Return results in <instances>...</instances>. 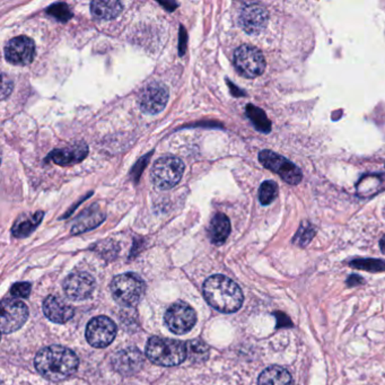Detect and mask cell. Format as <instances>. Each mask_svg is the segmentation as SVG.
Segmentation results:
<instances>
[{"instance_id":"1","label":"cell","mask_w":385,"mask_h":385,"mask_svg":"<svg viewBox=\"0 0 385 385\" xmlns=\"http://www.w3.org/2000/svg\"><path fill=\"white\" fill-rule=\"evenodd\" d=\"M35 369L47 380L60 382L76 373L79 360L77 355L62 346L43 348L34 360Z\"/></svg>"},{"instance_id":"2","label":"cell","mask_w":385,"mask_h":385,"mask_svg":"<svg viewBox=\"0 0 385 385\" xmlns=\"http://www.w3.org/2000/svg\"><path fill=\"white\" fill-rule=\"evenodd\" d=\"M203 292L209 305L222 313L237 312L244 301L239 285L226 276L215 275L206 279Z\"/></svg>"},{"instance_id":"3","label":"cell","mask_w":385,"mask_h":385,"mask_svg":"<svg viewBox=\"0 0 385 385\" xmlns=\"http://www.w3.org/2000/svg\"><path fill=\"white\" fill-rule=\"evenodd\" d=\"M148 360L156 365L177 366L186 360L188 356L186 343L167 338L152 337L146 346Z\"/></svg>"},{"instance_id":"4","label":"cell","mask_w":385,"mask_h":385,"mask_svg":"<svg viewBox=\"0 0 385 385\" xmlns=\"http://www.w3.org/2000/svg\"><path fill=\"white\" fill-rule=\"evenodd\" d=\"M110 290L119 304L127 307H136L145 294V283L136 273H122L113 278Z\"/></svg>"},{"instance_id":"5","label":"cell","mask_w":385,"mask_h":385,"mask_svg":"<svg viewBox=\"0 0 385 385\" xmlns=\"http://www.w3.org/2000/svg\"><path fill=\"white\" fill-rule=\"evenodd\" d=\"M184 163L175 156L158 158L150 172V180L156 188L169 190L179 184L184 173Z\"/></svg>"},{"instance_id":"6","label":"cell","mask_w":385,"mask_h":385,"mask_svg":"<svg viewBox=\"0 0 385 385\" xmlns=\"http://www.w3.org/2000/svg\"><path fill=\"white\" fill-rule=\"evenodd\" d=\"M234 66L245 78H256L263 73L266 60L261 51L252 45H241L234 54Z\"/></svg>"},{"instance_id":"7","label":"cell","mask_w":385,"mask_h":385,"mask_svg":"<svg viewBox=\"0 0 385 385\" xmlns=\"http://www.w3.org/2000/svg\"><path fill=\"white\" fill-rule=\"evenodd\" d=\"M259 160L266 169L277 173L288 184H298L303 179L301 170L295 164L271 150H262L259 154Z\"/></svg>"},{"instance_id":"8","label":"cell","mask_w":385,"mask_h":385,"mask_svg":"<svg viewBox=\"0 0 385 385\" xmlns=\"http://www.w3.org/2000/svg\"><path fill=\"white\" fill-rule=\"evenodd\" d=\"M164 321L173 333L184 335L197 324V313L189 304L177 302L166 311Z\"/></svg>"},{"instance_id":"9","label":"cell","mask_w":385,"mask_h":385,"mask_svg":"<svg viewBox=\"0 0 385 385\" xmlns=\"http://www.w3.org/2000/svg\"><path fill=\"white\" fill-rule=\"evenodd\" d=\"M117 326L107 316H96L88 322L86 328V339L90 346L105 348L116 339Z\"/></svg>"},{"instance_id":"10","label":"cell","mask_w":385,"mask_h":385,"mask_svg":"<svg viewBox=\"0 0 385 385\" xmlns=\"http://www.w3.org/2000/svg\"><path fill=\"white\" fill-rule=\"evenodd\" d=\"M28 318V309L23 302L15 298H5L1 302V331L4 335L20 329Z\"/></svg>"},{"instance_id":"11","label":"cell","mask_w":385,"mask_h":385,"mask_svg":"<svg viewBox=\"0 0 385 385\" xmlns=\"http://www.w3.org/2000/svg\"><path fill=\"white\" fill-rule=\"evenodd\" d=\"M37 54L35 43L25 35L11 39L5 48V58L13 65L26 66L33 61Z\"/></svg>"},{"instance_id":"12","label":"cell","mask_w":385,"mask_h":385,"mask_svg":"<svg viewBox=\"0 0 385 385\" xmlns=\"http://www.w3.org/2000/svg\"><path fill=\"white\" fill-rule=\"evenodd\" d=\"M95 290V280L88 273H73L64 281L66 295L73 301H84L90 297Z\"/></svg>"},{"instance_id":"13","label":"cell","mask_w":385,"mask_h":385,"mask_svg":"<svg viewBox=\"0 0 385 385\" xmlns=\"http://www.w3.org/2000/svg\"><path fill=\"white\" fill-rule=\"evenodd\" d=\"M169 88L160 83L148 85L141 96V109L147 114H158L169 102Z\"/></svg>"},{"instance_id":"14","label":"cell","mask_w":385,"mask_h":385,"mask_svg":"<svg viewBox=\"0 0 385 385\" xmlns=\"http://www.w3.org/2000/svg\"><path fill=\"white\" fill-rule=\"evenodd\" d=\"M267 9L259 4H249L243 7L239 14V25L247 33L259 34L268 24Z\"/></svg>"},{"instance_id":"15","label":"cell","mask_w":385,"mask_h":385,"mask_svg":"<svg viewBox=\"0 0 385 385\" xmlns=\"http://www.w3.org/2000/svg\"><path fill=\"white\" fill-rule=\"evenodd\" d=\"M114 369L122 375H132L141 371L143 356L137 348L122 349L114 355L112 360Z\"/></svg>"},{"instance_id":"16","label":"cell","mask_w":385,"mask_h":385,"mask_svg":"<svg viewBox=\"0 0 385 385\" xmlns=\"http://www.w3.org/2000/svg\"><path fill=\"white\" fill-rule=\"evenodd\" d=\"M88 154V147L85 143H75L65 148L54 149L45 160H52L60 166L81 163Z\"/></svg>"},{"instance_id":"17","label":"cell","mask_w":385,"mask_h":385,"mask_svg":"<svg viewBox=\"0 0 385 385\" xmlns=\"http://www.w3.org/2000/svg\"><path fill=\"white\" fill-rule=\"evenodd\" d=\"M43 312L54 324H66L75 314L73 307L66 303L59 296L50 295L43 302Z\"/></svg>"},{"instance_id":"18","label":"cell","mask_w":385,"mask_h":385,"mask_svg":"<svg viewBox=\"0 0 385 385\" xmlns=\"http://www.w3.org/2000/svg\"><path fill=\"white\" fill-rule=\"evenodd\" d=\"M105 220V213H102L100 208H97V206L94 205L92 208L86 209L82 215H79L78 218L73 225V228H71V234L77 235V234L85 233V232L94 230V228L101 225Z\"/></svg>"},{"instance_id":"19","label":"cell","mask_w":385,"mask_h":385,"mask_svg":"<svg viewBox=\"0 0 385 385\" xmlns=\"http://www.w3.org/2000/svg\"><path fill=\"white\" fill-rule=\"evenodd\" d=\"M209 239L211 243L222 245L231 234V222L226 215L218 213L211 220L208 230Z\"/></svg>"},{"instance_id":"20","label":"cell","mask_w":385,"mask_h":385,"mask_svg":"<svg viewBox=\"0 0 385 385\" xmlns=\"http://www.w3.org/2000/svg\"><path fill=\"white\" fill-rule=\"evenodd\" d=\"M258 385H294L290 372L280 366H270L262 372Z\"/></svg>"},{"instance_id":"21","label":"cell","mask_w":385,"mask_h":385,"mask_svg":"<svg viewBox=\"0 0 385 385\" xmlns=\"http://www.w3.org/2000/svg\"><path fill=\"white\" fill-rule=\"evenodd\" d=\"M124 6L120 1H92L90 13L96 20H114L122 14Z\"/></svg>"},{"instance_id":"22","label":"cell","mask_w":385,"mask_h":385,"mask_svg":"<svg viewBox=\"0 0 385 385\" xmlns=\"http://www.w3.org/2000/svg\"><path fill=\"white\" fill-rule=\"evenodd\" d=\"M45 213L43 211H37L35 214L31 215V216L25 217V218H20L17 220L14 226L11 228V233L17 239H24L28 237V235H31L37 226L42 222Z\"/></svg>"},{"instance_id":"23","label":"cell","mask_w":385,"mask_h":385,"mask_svg":"<svg viewBox=\"0 0 385 385\" xmlns=\"http://www.w3.org/2000/svg\"><path fill=\"white\" fill-rule=\"evenodd\" d=\"M247 116L249 117L251 122L254 124V127L259 131L268 134L271 130V122H270L269 119L266 116V113L261 109H259V107H254V105H249L247 107Z\"/></svg>"},{"instance_id":"24","label":"cell","mask_w":385,"mask_h":385,"mask_svg":"<svg viewBox=\"0 0 385 385\" xmlns=\"http://www.w3.org/2000/svg\"><path fill=\"white\" fill-rule=\"evenodd\" d=\"M189 356L194 362H203L209 356V347L200 339H194L186 343Z\"/></svg>"},{"instance_id":"25","label":"cell","mask_w":385,"mask_h":385,"mask_svg":"<svg viewBox=\"0 0 385 385\" xmlns=\"http://www.w3.org/2000/svg\"><path fill=\"white\" fill-rule=\"evenodd\" d=\"M278 196V186L273 181H264L259 190V200L262 205L267 206L275 201Z\"/></svg>"},{"instance_id":"26","label":"cell","mask_w":385,"mask_h":385,"mask_svg":"<svg viewBox=\"0 0 385 385\" xmlns=\"http://www.w3.org/2000/svg\"><path fill=\"white\" fill-rule=\"evenodd\" d=\"M350 266L357 269L371 271V273H380L385 270V261L375 260V259H357L350 262Z\"/></svg>"},{"instance_id":"27","label":"cell","mask_w":385,"mask_h":385,"mask_svg":"<svg viewBox=\"0 0 385 385\" xmlns=\"http://www.w3.org/2000/svg\"><path fill=\"white\" fill-rule=\"evenodd\" d=\"M47 13L51 16L54 17L59 22L66 23L68 20H71L73 17V13H71V9L68 7L67 4L58 3L54 4V5H51L48 9H47Z\"/></svg>"},{"instance_id":"28","label":"cell","mask_w":385,"mask_h":385,"mask_svg":"<svg viewBox=\"0 0 385 385\" xmlns=\"http://www.w3.org/2000/svg\"><path fill=\"white\" fill-rule=\"evenodd\" d=\"M314 230H313V226L307 225L303 226L300 228L297 235H296L295 239H294V242L297 243L300 247H305V245L309 244V241L313 239L314 237Z\"/></svg>"},{"instance_id":"29","label":"cell","mask_w":385,"mask_h":385,"mask_svg":"<svg viewBox=\"0 0 385 385\" xmlns=\"http://www.w3.org/2000/svg\"><path fill=\"white\" fill-rule=\"evenodd\" d=\"M32 286L30 283H16L11 288V295L15 297L26 298L31 292Z\"/></svg>"},{"instance_id":"30","label":"cell","mask_w":385,"mask_h":385,"mask_svg":"<svg viewBox=\"0 0 385 385\" xmlns=\"http://www.w3.org/2000/svg\"><path fill=\"white\" fill-rule=\"evenodd\" d=\"M13 90V82L11 79L6 78L5 73H3V88H1V99L6 100V97L11 93Z\"/></svg>"},{"instance_id":"31","label":"cell","mask_w":385,"mask_h":385,"mask_svg":"<svg viewBox=\"0 0 385 385\" xmlns=\"http://www.w3.org/2000/svg\"><path fill=\"white\" fill-rule=\"evenodd\" d=\"M275 316L278 320V324H277V328H280V326H292V322H290V318L287 315L283 314V313H275Z\"/></svg>"},{"instance_id":"32","label":"cell","mask_w":385,"mask_h":385,"mask_svg":"<svg viewBox=\"0 0 385 385\" xmlns=\"http://www.w3.org/2000/svg\"><path fill=\"white\" fill-rule=\"evenodd\" d=\"M180 32L182 33V41L180 40V56H183V54H184V51H186V31H184V28H183V26H181Z\"/></svg>"},{"instance_id":"33","label":"cell","mask_w":385,"mask_h":385,"mask_svg":"<svg viewBox=\"0 0 385 385\" xmlns=\"http://www.w3.org/2000/svg\"><path fill=\"white\" fill-rule=\"evenodd\" d=\"M360 283H363V279L358 277V276L355 275H353L352 277L347 280V284H348L349 286H354V285H358Z\"/></svg>"},{"instance_id":"34","label":"cell","mask_w":385,"mask_h":385,"mask_svg":"<svg viewBox=\"0 0 385 385\" xmlns=\"http://www.w3.org/2000/svg\"><path fill=\"white\" fill-rule=\"evenodd\" d=\"M381 249H382L383 252H385V235L382 237L380 242Z\"/></svg>"}]
</instances>
